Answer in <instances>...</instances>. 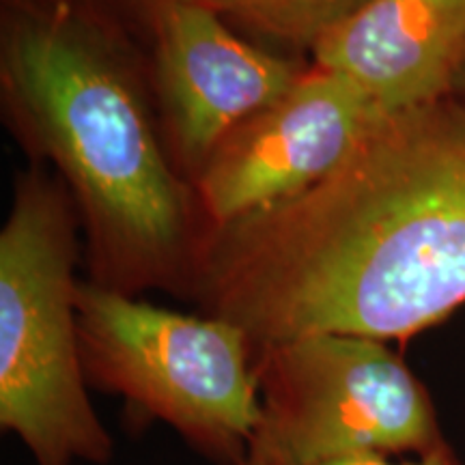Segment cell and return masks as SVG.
I'll return each instance as SVG.
<instances>
[{
  "label": "cell",
  "instance_id": "obj_1",
  "mask_svg": "<svg viewBox=\"0 0 465 465\" xmlns=\"http://www.w3.org/2000/svg\"><path fill=\"white\" fill-rule=\"evenodd\" d=\"M190 289L254 347L440 323L465 304V108L386 116L311 190L218 226Z\"/></svg>",
  "mask_w": 465,
  "mask_h": 465
},
{
  "label": "cell",
  "instance_id": "obj_2",
  "mask_svg": "<svg viewBox=\"0 0 465 465\" xmlns=\"http://www.w3.org/2000/svg\"><path fill=\"white\" fill-rule=\"evenodd\" d=\"M3 74L100 237L93 282L132 293L174 281L188 201L113 56L67 17H26L11 28Z\"/></svg>",
  "mask_w": 465,
  "mask_h": 465
},
{
  "label": "cell",
  "instance_id": "obj_3",
  "mask_svg": "<svg viewBox=\"0 0 465 465\" xmlns=\"http://www.w3.org/2000/svg\"><path fill=\"white\" fill-rule=\"evenodd\" d=\"M80 358L89 388L125 401L130 429L164 422L213 465H246L261 422L257 347L240 325L78 284Z\"/></svg>",
  "mask_w": 465,
  "mask_h": 465
},
{
  "label": "cell",
  "instance_id": "obj_4",
  "mask_svg": "<svg viewBox=\"0 0 465 465\" xmlns=\"http://www.w3.org/2000/svg\"><path fill=\"white\" fill-rule=\"evenodd\" d=\"M75 295L65 205L28 177L0 232V427L35 465H108L114 457L89 399Z\"/></svg>",
  "mask_w": 465,
  "mask_h": 465
},
{
  "label": "cell",
  "instance_id": "obj_5",
  "mask_svg": "<svg viewBox=\"0 0 465 465\" xmlns=\"http://www.w3.org/2000/svg\"><path fill=\"white\" fill-rule=\"evenodd\" d=\"M261 422L248 457H416L446 438L424 383L383 341L312 334L257 347Z\"/></svg>",
  "mask_w": 465,
  "mask_h": 465
},
{
  "label": "cell",
  "instance_id": "obj_6",
  "mask_svg": "<svg viewBox=\"0 0 465 465\" xmlns=\"http://www.w3.org/2000/svg\"><path fill=\"white\" fill-rule=\"evenodd\" d=\"M386 114L342 75L315 67L281 100L235 127L201 168L218 226L263 212L334 173Z\"/></svg>",
  "mask_w": 465,
  "mask_h": 465
},
{
  "label": "cell",
  "instance_id": "obj_7",
  "mask_svg": "<svg viewBox=\"0 0 465 465\" xmlns=\"http://www.w3.org/2000/svg\"><path fill=\"white\" fill-rule=\"evenodd\" d=\"M158 37V74L174 136L199 164L302 78L293 63L242 42L218 14L190 0L164 5Z\"/></svg>",
  "mask_w": 465,
  "mask_h": 465
},
{
  "label": "cell",
  "instance_id": "obj_8",
  "mask_svg": "<svg viewBox=\"0 0 465 465\" xmlns=\"http://www.w3.org/2000/svg\"><path fill=\"white\" fill-rule=\"evenodd\" d=\"M312 54L386 116L429 106L465 74V0H366Z\"/></svg>",
  "mask_w": 465,
  "mask_h": 465
},
{
  "label": "cell",
  "instance_id": "obj_9",
  "mask_svg": "<svg viewBox=\"0 0 465 465\" xmlns=\"http://www.w3.org/2000/svg\"><path fill=\"white\" fill-rule=\"evenodd\" d=\"M213 14L237 17L270 37L315 48L366 0H190Z\"/></svg>",
  "mask_w": 465,
  "mask_h": 465
},
{
  "label": "cell",
  "instance_id": "obj_10",
  "mask_svg": "<svg viewBox=\"0 0 465 465\" xmlns=\"http://www.w3.org/2000/svg\"><path fill=\"white\" fill-rule=\"evenodd\" d=\"M246 465H295V463L248 457ZM306 465H461V459H459L455 449H452L449 441H444V444H440L438 449L416 457L392 459L388 455H377V452H366V455H349V457L328 459V461H317V463H306Z\"/></svg>",
  "mask_w": 465,
  "mask_h": 465
}]
</instances>
